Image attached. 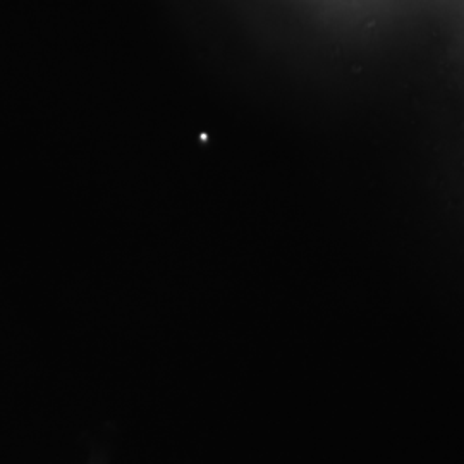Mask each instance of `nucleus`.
I'll return each instance as SVG.
<instances>
[]
</instances>
